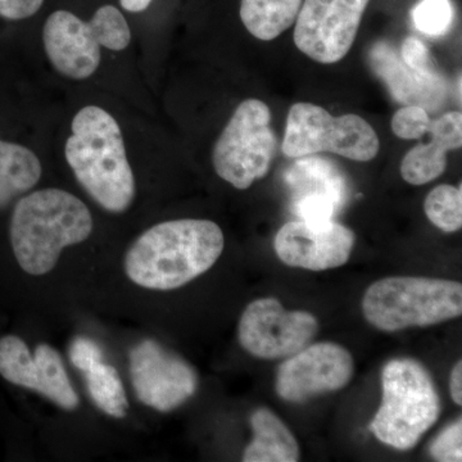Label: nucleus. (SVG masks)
<instances>
[{
    "mask_svg": "<svg viewBox=\"0 0 462 462\" xmlns=\"http://www.w3.org/2000/svg\"><path fill=\"white\" fill-rule=\"evenodd\" d=\"M224 245L223 230L214 221H165L133 243L125 257V272L139 287L172 291L208 272Z\"/></svg>",
    "mask_w": 462,
    "mask_h": 462,
    "instance_id": "1",
    "label": "nucleus"
},
{
    "mask_svg": "<svg viewBox=\"0 0 462 462\" xmlns=\"http://www.w3.org/2000/svg\"><path fill=\"white\" fill-rule=\"evenodd\" d=\"M65 156L76 180L106 211L121 214L135 199V178L120 125L98 106L75 115Z\"/></svg>",
    "mask_w": 462,
    "mask_h": 462,
    "instance_id": "2",
    "label": "nucleus"
},
{
    "mask_svg": "<svg viewBox=\"0 0 462 462\" xmlns=\"http://www.w3.org/2000/svg\"><path fill=\"white\" fill-rule=\"evenodd\" d=\"M91 231L93 217L83 200L50 188L18 200L9 236L21 269L39 276L56 266L63 249L85 242Z\"/></svg>",
    "mask_w": 462,
    "mask_h": 462,
    "instance_id": "3",
    "label": "nucleus"
},
{
    "mask_svg": "<svg viewBox=\"0 0 462 462\" xmlns=\"http://www.w3.org/2000/svg\"><path fill=\"white\" fill-rule=\"evenodd\" d=\"M383 401L370 430L380 442L407 451L436 424L440 401L428 370L412 358H396L382 373Z\"/></svg>",
    "mask_w": 462,
    "mask_h": 462,
    "instance_id": "4",
    "label": "nucleus"
},
{
    "mask_svg": "<svg viewBox=\"0 0 462 462\" xmlns=\"http://www.w3.org/2000/svg\"><path fill=\"white\" fill-rule=\"evenodd\" d=\"M363 311L373 327L389 333L431 327L461 316L462 285L443 279L392 276L367 288Z\"/></svg>",
    "mask_w": 462,
    "mask_h": 462,
    "instance_id": "5",
    "label": "nucleus"
},
{
    "mask_svg": "<svg viewBox=\"0 0 462 462\" xmlns=\"http://www.w3.org/2000/svg\"><path fill=\"white\" fill-rule=\"evenodd\" d=\"M132 30L115 5H103L89 21L69 11H56L42 27V42L51 66L65 78L85 80L96 74L102 60L100 47L126 50Z\"/></svg>",
    "mask_w": 462,
    "mask_h": 462,
    "instance_id": "6",
    "label": "nucleus"
},
{
    "mask_svg": "<svg viewBox=\"0 0 462 462\" xmlns=\"http://www.w3.org/2000/svg\"><path fill=\"white\" fill-rule=\"evenodd\" d=\"M282 149L289 158L329 152L367 162L378 156L379 138L360 116H333L320 106L296 103L289 109Z\"/></svg>",
    "mask_w": 462,
    "mask_h": 462,
    "instance_id": "7",
    "label": "nucleus"
},
{
    "mask_svg": "<svg viewBox=\"0 0 462 462\" xmlns=\"http://www.w3.org/2000/svg\"><path fill=\"white\" fill-rule=\"evenodd\" d=\"M278 139L272 111L263 100L240 103L216 142L212 162L223 180L239 190L264 178L275 157Z\"/></svg>",
    "mask_w": 462,
    "mask_h": 462,
    "instance_id": "8",
    "label": "nucleus"
},
{
    "mask_svg": "<svg viewBox=\"0 0 462 462\" xmlns=\"http://www.w3.org/2000/svg\"><path fill=\"white\" fill-rule=\"evenodd\" d=\"M370 0H305L294 27V44L307 57L333 65L348 54Z\"/></svg>",
    "mask_w": 462,
    "mask_h": 462,
    "instance_id": "9",
    "label": "nucleus"
},
{
    "mask_svg": "<svg viewBox=\"0 0 462 462\" xmlns=\"http://www.w3.org/2000/svg\"><path fill=\"white\" fill-rule=\"evenodd\" d=\"M319 330L318 319L306 311H288L275 298L249 303L239 321V343L263 360L288 358L305 348Z\"/></svg>",
    "mask_w": 462,
    "mask_h": 462,
    "instance_id": "10",
    "label": "nucleus"
},
{
    "mask_svg": "<svg viewBox=\"0 0 462 462\" xmlns=\"http://www.w3.org/2000/svg\"><path fill=\"white\" fill-rule=\"evenodd\" d=\"M136 397L160 412L178 409L196 393L199 378L189 364L154 340H143L129 355Z\"/></svg>",
    "mask_w": 462,
    "mask_h": 462,
    "instance_id": "11",
    "label": "nucleus"
},
{
    "mask_svg": "<svg viewBox=\"0 0 462 462\" xmlns=\"http://www.w3.org/2000/svg\"><path fill=\"white\" fill-rule=\"evenodd\" d=\"M354 370V358L345 346L330 342L306 346L279 367L276 393L287 402H307L345 388Z\"/></svg>",
    "mask_w": 462,
    "mask_h": 462,
    "instance_id": "12",
    "label": "nucleus"
},
{
    "mask_svg": "<svg viewBox=\"0 0 462 462\" xmlns=\"http://www.w3.org/2000/svg\"><path fill=\"white\" fill-rule=\"evenodd\" d=\"M0 375L18 387L32 389L63 410H75L79 396L67 375L62 357L53 346L39 345L32 355L16 336L0 339Z\"/></svg>",
    "mask_w": 462,
    "mask_h": 462,
    "instance_id": "13",
    "label": "nucleus"
},
{
    "mask_svg": "<svg viewBox=\"0 0 462 462\" xmlns=\"http://www.w3.org/2000/svg\"><path fill=\"white\" fill-rule=\"evenodd\" d=\"M355 242L354 231L334 220H300L282 225L273 248L288 266L324 272L343 266L351 257Z\"/></svg>",
    "mask_w": 462,
    "mask_h": 462,
    "instance_id": "14",
    "label": "nucleus"
},
{
    "mask_svg": "<svg viewBox=\"0 0 462 462\" xmlns=\"http://www.w3.org/2000/svg\"><path fill=\"white\" fill-rule=\"evenodd\" d=\"M370 63L397 102L436 109L446 98L445 79L430 80L421 78L404 65L387 42H379L374 45L370 51Z\"/></svg>",
    "mask_w": 462,
    "mask_h": 462,
    "instance_id": "15",
    "label": "nucleus"
},
{
    "mask_svg": "<svg viewBox=\"0 0 462 462\" xmlns=\"http://www.w3.org/2000/svg\"><path fill=\"white\" fill-rule=\"evenodd\" d=\"M428 134L430 143H420L403 157L401 175L409 184H428L445 172L447 153L462 145L461 112H448L431 120Z\"/></svg>",
    "mask_w": 462,
    "mask_h": 462,
    "instance_id": "16",
    "label": "nucleus"
},
{
    "mask_svg": "<svg viewBox=\"0 0 462 462\" xmlns=\"http://www.w3.org/2000/svg\"><path fill=\"white\" fill-rule=\"evenodd\" d=\"M254 439L243 455L245 462H296L300 452L296 438L269 409L252 413Z\"/></svg>",
    "mask_w": 462,
    "mask_h": 462,
    "instance_id": "17",
    "label": "nucleus"
},
{
    "mask_svg": "<svg viewBox=\"0 0 462 462\" xmlns=\"http://www.w3.org/2000/svg\"><path fill=\"white\" fill-rule=\"evenodd\" d=\"M296 160L287 175L289 187L294 191V199L324 197L333 199L340 207L345 205L346 179L338 167L324 158L315 157V154L314 157L306 156Z\"/></svg>",
    "mask_w": 462,
    "mask_h": 462,
    "instance_id": "18",
    "label": "nucleus"
},
{
    "mask_svg": "<svg viewBox=\"0 0 462 462\" xmlns=\"http://www.w3.org/2000/svg\"><path fill=\"white\" fill-rule=\"evenodd\" d=\"M42 167L38 156L25 145L0 141V208L41 180Z\"/></svg>",
    "mask_w": 462,
    "mask_h": 462,
    "instance_id": "19",
    "label": "nucleus"
},
{
    "mask_svg": "<svg viewBox=\"0 0 462 462\" xmlns=\"http://www.w3.org/2000/svg\"><path fill=\"white\" fill-rule=\"evenodd\" d=\"M303 0H242L240 20L260 41L278 38L296 23Z\"/></svg>",
    "mask_w": 462,
    "mask_h": 462,
    "instance_id": "20",
    "label": "nucleus"
},
{
    "mask_svg": "<svg viewBox=\"0 0 462 462\" xmlns=\"http://www.w3.org/2000/svg\"><path fill=\"white\" fill-rule=\"evenodd\" d=\"M91 400L112 418L121 419L129 409L126 393L117 370L111 365L97 364L85 373Z\"/></svg>",
    "mask_w": 462,
    "mask_h": 462,
    "instance_id": "21",
    "label": "nucleus"
},
{
    "mask_svg": "<svg viewBox=\"0 0 462 462\" xmlns=\"http://www.w3.org/2000/svg\"><path fill=\"white\" fill-rule=\"evenodd\" d=\"M424 211L431 224L445 233L462 226V190L454 185H439L425 199Z\"/></svg>",
    "mask_w": 462,
    "mask_h": 462,
    "instance_id": "22",
    "label": "nucleus"
},
{
    "mask_svg": "<svg viewBox=\"0 0 462 462\" xmlns=\"http://www.w3.org/2000/svg\"><path fill=\"white\" fill-rule=\"evenodd\" d=\"M413 25L430 36H442L454 21L451 0H421L412 9Z\"/></svg>",
    "mask_w": 462,
    "mask_h": 462,
    "instance_id": "23",
    "label": "nucleus"
},
{
    "mask_svg": "<svg viewBox=\"0 0 462 462\" xmlns=\"http://www.w3.org/2000/svg\"><path fill=\"white\" fill-rule=\"evenodd\" d=\"M431 118L420 106H404L392 118V132L400 139L413 141L427 135Z\"/></svg>",
    "mask_w": 462,
    "mask_h": 462,
    "instance_id": "24",
    "label": "nucleus"
},
{
    "mask_svg": "<svg viewBox=\"0 0 462 462\" xmlns=\"http://www.w3.org/2000/svg\"><path fill=\"white\" fill-rule=\"evenodd\" d=\"M401 56H402L404 65L415 71L416 74L420 75L421 78L430 79V80L443 79V76L438 72L430 50L419 39L413 38V36L404 39L402 48H401Z\"/></svg>",
    "mask_w": 462,
    "mask_h": 462,
    "instance_id": "25",
    "label": "nucleus"
},
{
    "mask_svg": "<svg viewBox=\"0 0 462 462\" xmlns=\"http://www.w3.org/2000/svg\"><path fill=\"white\" fill-rule=\"evenodd\" d=\"M430 455L440 462L462 461V420L452 422L440 431L430 446Z\"/></svg>",
    "mask_w": 462,
    "mask_h": 462,
    "instance_id": "26",
    "label": "nucleus"
},
{
    "mask_svg": "<svg viewBox=\"0 0 462 462\" xmlns=\"http://www.w3.org/2000/svg\"><path fill=\"white\" fill-rule=\"evenodd\" d=\"M69 360L79 370L87 373L97 364L102 363V351L93 340L76 338L69 348Z\"/></svg>",
    "mask_w": 462,
    "mask_h": 462,
    "instance_id": "27",
    "label": "nucleus"
},
{
    "mask_svg": "<svg viewBox=\"0 0 462 462\" xmlns=\"http://www.w3.org/2000/svg\"><path fill=\"white\" fill-rule=\"evenodd\" d=\"M44 0H0V16L8 20H25L38 14Z\"/></svg>",
    "mask_w": 462,
    "mask_h": 462,
    "instance_id": "28",
    "label": "nucleus"
},
{
    "mask_svg": "<svg viewBox=\"0 0 462 462\" xmlns=\"http://www.w3.org/2000/svg\"><path fill=\"white\" fill-rule=\"evenodd\" d=\"M449 389H451L452 400L456 404L461 406L462 404V364L458 361L455 365L454 370L451 373V378H449Z\"/></svg>",
    "mask_w": 462,
    "mask_h": 462,
    "instance_id": "29",
    "label": "nucleus"
},
{
    "mask_svg": "<svg viewBox=\"0 0 462 462\" xmlns=\"http://www.w3.org/2000/svg\"><path fill=\"white\" fill-rule=\"evenodd\" d=\"M153 0H120L121 7L132 14H141L152 5Z\"/></svg>",
    "mask_w": 462,
    "mask_h": 462,
    "instance_id": "30",
    "label": "nucleus"
}]
</instances>
